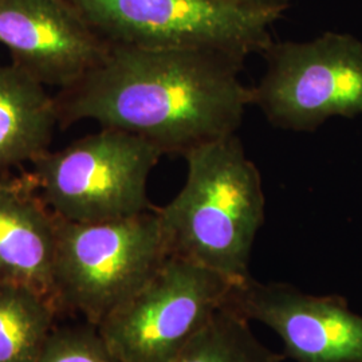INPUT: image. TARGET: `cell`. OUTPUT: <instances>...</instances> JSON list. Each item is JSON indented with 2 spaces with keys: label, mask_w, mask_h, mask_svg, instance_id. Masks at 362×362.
Listing matches in <instances>:
<instances>
[{
  "label": "cell",
  "mask_w": 362,
  "mask_h": 362,
  "mask_svg": "<svg viewBox=\"0 0 362 362\" xmlns=\"http://www.w3.org/2000/svg\"><path fill=\"white\" fill-rule=\"evenodd\" d=\"M243 64L221 52L110 45L98 65L55 95L59 125L90 119L184 156L236 134L251 105Z\"/></svg>",
  "instance_id": "cell-1"
},
{
  "label": "cell",
  "mask_w": 362,
  "mask_h": 362,
  "mask_svg": "<svg viewBox=\"0 0 362 362\" xmlns=\"http://www.w3.org/2000/svg\"><path fill=\"white\" fill-rule=\"evenodd\" d=\"M182 157L185 184L165 207L157 208L168 254L240 284L251 276V252L264 221L260 172L236 134Z\"/></svg>",
  "instance_id": "cell-2"
},
{
  "label": "cell",
  "mask_w": 362,
  "mask_h": 362,
  "mask_svg": "<svg viewBox=\"0 0 362 362\" xmlns=\"http://www.w3.org/2000/svg\"><path fill=\"white\" fill-rule=\"evenodd\" d=\"M157 208L121 219L78 223L58 216L54 272L59 311L98 326L168 258Z\"/></svg>",
  "instance_id": "cell-3"
},
{
  "label": "cell",
  "mask_w": 362,
  "mask_h": 362,
  "mask_svg": "<svg viewBox=\"0 0 362 362\" xmlns=\"http://www.w3.org/2000/svg\"><path fill=\"white\" fill-rule=\"evenodd\" d=\"M164 155L143 137L101 128L59 151L49 149L31 164V175L61 219H121L155 208L148 199V180Z\"/></svg>",
  "instance_id": "cell-4"
},
{
  "label": "cell",
  "mask_w": 362,
  "mask_h": 362,
  "mask_svg": "<svg viewBox=\"0 0 362 362\" xmlns=\"http://www.w3.org/2000/svg\"><path fill=\"white\" fill-rule=\"evenodd\" d=\"M109 45L151 50H199L246 61L274 42L284 13L223 0H71Z\"/></svg>",
  "instance_id": "cell-5"
},
{
  "label": "cell",
  "mask_w": 362,
  "mask_h": 362,
  "mask_svg": "<svg viewBox=\"0 0 362 362\" xmlns=\"http://www.w3.org/2000/svg\"><path fill=\"white\" fill-rule=\"evenodd\" d=\"M266 71L251 88L272 127L314 132L334 117L362 116V42L326 31L309 40L272 42L262 54Z\"/></svg>",
  "instance_id": "cell-6"
},
{
  "label": "cell",
  "mask_w": 362,
  "mask_h": 362,
  "mask_svg": "<svg viewBox=\"0 0 362 362\" xmlns=\"http://www.w3.org/2000/svg\"><path fill=\"white\" fill-rule=\"evenodd\" d=\"M233 285L219 272L169 255L97 327L119 362H170L227 305Z\"/></svg>",
  "instance_id": "cell-7"
},
{
  "label": "cell",
  "mask_w": 362,
  "mask_h": 362,
  "mask_svg": "<svg viewBox=\"0 0 362 362\" xmlns=\"http://www.w3.org/2000/svg\"><path fill=\"white\" fill-rule=\"evenodd\" d=\"M226 308L272 329L297 362H362V315L339 296H309L252 276L233 285Z\"/></svg>",
  "instance_id": "cell-8"
},
{
  "label": "cell",
  "mask_w": 362,
  "mask_h": 362,
  "mask_svg": "<svg viewBox=\"0 0 362 362\" xmlns=\"http://www.w3.org/2000/svg\"><path fill=\"white\" fill-rule=\"evenodd\" d=\"M0 45L13 65L59 90L85 77L110 47L71 0H0Z\"/></svg>",
  "instance_id": "cell-9"
},
{
  "label": "cell",
  "mask_w": 362,
  "mask_h": 362,
  "mask_svg": "<svg viewBox=\"0 0 362 362\" xmlns=\"http://www.w3.org/2000/svg\"><path fill=\"white\" fill-rule=\"evenodd\" d=\"M57 246L58 216L31 172L0 176V284L26 286L55 302Z\"/></svg>",
  "instance_id": "cell-10"
},
{
  "label": "cell",
  "mask_w": 362,
  "mask_h": 362,
  "mask_svg": "<svg viewBox=\"0 0 362 362\" xmlns=\"http://www.w3.org/2000/svg\"><path fill=\"white\" fill-rule=\"evenodd\" d=\"M58 125L55 95L13 62L0 64V176L46 153Z\"/></svg>",
  "instance_id": "cell-11"
},
{
  "label": "cell",
  "mask_w": 362,
  "mask_h": 362,
  "mask_svg": "<svg viewBox=\"0 0 362 362\" xmlns=\"http://www.w3.org/2000/svg\"><path fill=\"white\" fill-rule=\"evenodd\" d=\"M61 311L26 286L0 284V362H37Z\"/></svg>",
  "instance_id": "cell-12"
},
{
  "label": "cell",
  "mask_w": 362,
  "mask_h": 362,
  "mask_svg": "<svg viewBox=\"0 0 362 362\" xmlns=\"http://www.w3.org/2000/svg\"><path fill=\"white\" fill-rule=\"evenodd\" d=\"M285 356L264 346L248 321L220 309L170 362H284Z\"/></svg>",
  "instance_id": "cell-13"
},
{
  "label": "cell",
  "mask_w": 362,
  "mask_h": 362,
  "mask_svg": "<svg viewBox=\"0 0 362 362\" xmlns=\"http://www.w3.org/2000/svg\"><path fill=\"white\" fill-rule=\"evenodd\" d=\"M37 362H119L97 326L54 327Z\"/></svg>",
  "instance_id": "cell-14"
},
{
  "label": "cell",
  "mask_w": 362,
  "mask_h": 362,
  "mask_svg": "<svg viewBox=\"0 0 362 362\" xmlns=\"http://www.w3.org/2000/svg\"><path fill=\"white\" fill-rule=\"evenodd\" d=\"M240 7L262 10V11H274V13H285L290 7L291 0H223Z\"/></svg>",
  "instance_id": "cell-15"
}]
</instances>
